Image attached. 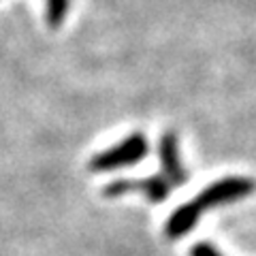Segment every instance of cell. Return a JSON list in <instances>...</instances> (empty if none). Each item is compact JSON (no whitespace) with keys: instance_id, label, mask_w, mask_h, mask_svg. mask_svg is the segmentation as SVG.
Listing matches in <instances>:
<instances>
[{"instance_id":"2","label":"cell","mask_w":256,"mask_h":256,"mask_svg":"<svg viewBox=\"0 0 256 256\" xmlns=\"http://www.w3.org/2000/svg\"><path fill=\"white\" fill-rule=\"evenodd\" d=\"M148 154V141L143 132H132L128 139L122 143L109 148L100 154H96L90 160V171L92 173H107V171H116L122 166H130L141 162Z\"/></svg>"},{"instance_id":"3","label":"cell","mask_w":256,"mask_h":256,"mask_svg":"<svg viewBox=\"0 0 256 256\" xmlns=\"http://www.w3.org/2000/svg\"><path fill=\"white\" fill-rule=\"evenodd\" d=\"M173 190H175V186L171 184V180L162 173V175H154V178H146V180L111 182L109 186H105V190H102V196L116 198V196L128 194V192H139V194H146L152 203H160V201H164Z\"/></svg>"},{"instance_id":"4","label":"cell","mask_w":256,"mask_h":256,"mask_svg":"<svg viewBox=\"0 0 256 256\" xmlns=\"http://www.w3.org/2000/svg\"><path fill=\"white\" fill-rule=\"evenodd\" d=\"M160 164H162V173L171 180L175 188L186 184L190 175L184 169L182 160H180V148H178V134L173 130L164 132L160 139Z\"/></svg>"},{"instance_id":"1","label":"cell","mask_w":256,"mask_h":256,"mask_svg":"<svg viewBox=\"0 0 256 256\" xmlns=\"http://www.w3.org/2000/svg\"><path fill=\"white\" fill-rule=\"evenodd\" d=\"M254 190H256V184L250 178H237V175H230V178L214 182L212 186H207L205 190L198 192L192 201L180 205L178 210L169 216L166 226H164V235L169 237L171 242H175V239H180L186 233H190L205 212H212L214 207H220V205L239 201V198H246V196H250Z\"/></svg>"},{"instance_id":"6","label":"cell","mask_w":256,"mask_h":256,"mask_svg":"<svg viewBox=\"0 0 256 256\" xmlns=\"http://www.w3.org/2000/svg\"><path fill=\"white\" fill-rule=\"evenodd\" d=\"M190 256H222V254L210 244H196L194 248H192Z\"/></svg>"},{"instance_id":"5","label":"cell","mask_w":256,"mask_h":256,"mask_svg":"<svg viewBox=\"0 0 256 256\" xmlns=\"http://www.w3.org/2000/svg\"><path fill=\"white\" fill-rule=\"evenodd\" d=\"M68 0H47V24L50 26H60L68 13Z\"/></svg>"}]
</instances>
